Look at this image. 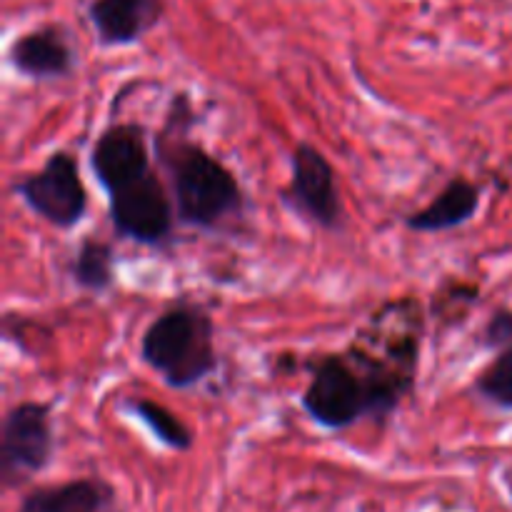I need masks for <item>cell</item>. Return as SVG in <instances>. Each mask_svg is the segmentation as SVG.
Instances as JSON below:
<instances>
[{
    "label": "cell",
    "mask_w": 512,
    "mask_h": 512,
    "mask_svg": "<svg viewBox=\"0 0 512 512\" xmlns=\"http://www.w3.org/2000/svg\"><path fill=\"white\" fill-rule=\"evenodd\" d=\"M428 308L415 295L380 303L343 348L368 388L375 425L390 423L415 393Z\"/></svg>",
    "instance_id": "obj_2"
},
{
    "label": "cell",
    "mask_w": 512,
    "mask_h": 512,
    "mask_svg": "<svg viewBox=\"0 0 512 512\" xmlns=\"http://www.w3.org/2000/svg\"><path fill=\"white\" fill-rule=\"evenodd\" d=\"M88 23L100 48H130L165 18V0H90Z\"/></svg>",
    "instance_id": "obj_11"
},
{
    "label": "cell",
    "mask_w": 512,
    "mask_h": 512,
    "mask_svg": "<svg viewBox=\"0 0 512 512\" xmlns=\"http://www.w3.org/2000/svg\"><path fill=\"white\" fill-rule=\"evenodd\" d=\"M5 58L15 75L33 83L68 80L78 70V50L63 23H43L20 33Z\"/></svg>",
    "instance_id": "obj_10"
},
{
    "label": "cell",
    "mask_w": 512,
    "mask_h": 512,
    "mask_svg": "<svg viewBox=\"0 0 512 512\" xmlns=\"http://www.w3.org/2000/svg\"><path fill=\"white\" fill-rule=\"evenodd\" d=\"M18 512H120L118 490L95 475L35 485L23 493Z\"/></svg>",
    "instance_id": "obj_13"
},
{
    "label": "cell",
    "mask_w": 512,
    "mask_h": 512,
    "mask_svg": "<svg viewBox=\"0 0 512 512\" xmlns=\"http://www.w3.org/2000/svg\"><path fill=\"white\" fill-rule=\"evenodd\" d=\"M155 133L153 150L160 173L168 178L178 223L208 235H240L248 228L250 198L238 175L193 140L198 113L188 93H175Z\"/></svg>",
    "instance_id": "obj_1"
},
{
    "label": "cell",
    "mask_w": 512,
    "mask_h": 512,
    "mask_svg": "<svg viewBox=\"0 0 512 512\" xmlns=\"http://www.w3.org/2000/svg\"><path fill=\"white\" fill-rule=\"evenodd\" d=\"M512 340V310L508 305H500L490 313V318L485 320L483 330L478 335V345L483 350H498L500 345L510 343Z\"/></svg>",
    "instance_id": "obj_18"
},
{
    "label": "cell",
    "mask_w": 512,
    "mask_h": 512,
    "mask_svg": "<svg viewBox=\"0 0 512 512\" xmlns=\"http://www.w3.org/2000/svg\"><path fill=\"white\" fill-rule=\"evenodd\" d=\"M13 193L35 218L58 230L78 228L90 208V195L80 175L78 158L65 148L53 150L38 170L18 175Z\"/></svg>",
    "instance_id": "obj_5"
},
{
    "label": "cell",
    "mask_w": 512,
    "mask_h": 512,
    "mask_svg": "<svg viewBox=\"0 0 512 512\" xmlns=\"http://www.w3.org/2000/svg\"><path fill=\"white\" fill-rule=\"evenodd\" d=\"M68 275L75 288L90 295H105L118 280V250L110 240L85 235L68 263Z\"/></svg>",
    "instance_id": "obj_14"
},
{
    "label": "cell",
    "mask_w": 512,
    "mask_h": 512,
    "mask_svg": "<svg viewBox=\"0 0 512 512\" xmlns=\"http://www.w3.org/2000/svg\"><path fill=\"white\" fill-rule=\"evenodd\" d=\"M138 353L168 388L190 390L205 383L220 368L213 315L193 300L168 305L143 330Z\"/></svg>",
    "instance_id": "obj_3"
},
{
    "label": "cell",
    "mask_w": 512,
    "mask_h": 512,
    "mask_svg": "<svg viewBox=\"0 0 512 512\" xmlns=\"http://www.w3.org/2000/svg\"><path fill=\"white\" fill-rule=\"evenodd\" d=\"M128 418L138 420L163 448L173 453H188L195 445V433L180 415H175L168 405L150 398H128L120 405Z\"/></svg>",
    "instance_id": "obj_15"
},
{
    "label": "cell",
    "mask_w": 512,
    "mask_h": 512,
    "mask_svg": "<svg viewBox=\"0 0 512 512\" xmlns=\"http://www.w3.org/2000/svg\"><path fill=\"white\" fill-rule=\"evenodd\" d=\"M303 368L308 370L310 380L300 393V405L315 425L330 433H340L363 420L375 423L368 388L343 350L310 355Z\"/></svg>",
    "instance_id": "obj_4"
},
{
    "label": "cell",
    "mask_w": 512,
    "mask_h": 512,
    "mask_svg": "<svg viewBox=\"0 0 512 512\" xmlns=\"http://www.w3.org/2000/svg\"><path fill=\"white\" fill-rule=\"evenodd\" d=\"M480 295H483L480 285L468 278L448 275V278L440 280L438 288L433 290V295L428 300V318L438 328V335L453 333L460 325L468 323L473 310L483 300Z\"/></svg>",
    "instance_id": "obj_16"
},
{
    "label": "cell",
    "mask_w": 512,
    "mask_h": 512,
    "mask_svg": "<svg viewBox=\"0 0 512 512\" xmlns=\"http://www.w3.org/2000/svg\"><path fill=\"white\" fill-rule=\"evenodd\" d=\"M280 203L325 233L345 228V205L333 163L308 140L295 143L290 153V180L280 190Z\"/></svg>",
    "instance_id": "obj_8"
},
{
    "label": "cell",
    "mask_w": 512,
    "mask_h": 512,
    "mask_svg": "<svg viewBox=\"0 0 512 512\" xmlns=\"http://www.w3.org/2000/svg\"><path fill=\"white\" fill-rule=\"evenodd\" d=\"M160 175V168H155L108 195V218L120 240L160 250L175 243L178 213Z\"/></svg>",
    "instance_id": "obj_6"
},
{
    "label": "cell",
    "mask_w": 512,
    "mask_h": 512,
    "mask_svg": "<svg viewBox=\"0 0 512 512\" xmlns=\"http://www.w3.org/2000/svg\"><path fill=\"white\" fill-rule=\"evenodd\" d=\"M493 353V360L470 383V393L503 413H512V340Z\"/></svg>",
    "instance_id": "obj_17"
},
{
    "label": "cell",
    "mask_w": 512,
    "mask_h": 512,
    "mask_svg": "<svg viewBox=\"0 0 512 512\" xmlns=\"http://www.w3.org/2000/svg\"><path fill=\"white\" fill-rule=\"evenodd\" d=\"M155 150L143 123H110L98 133L88 163L105 195L155 170Z\"/></svg>",
    "instance_id": "obj_9"
},
{
    "label": "cell",
    "mask_w": 512,
    "mask_h": 512,
    "mask_svg": "<svg viewBox=\"0 0 512 512\" xmlns=\"http://www.w3.org/2000/svg\"><path fill=\"white\" fill-rule=\"evenodd\" d=\"M483 200V190L468 175H455L443 188L435 193L425 208L413 210L403 218L405 230L420 235L450 233L455 228H463L475 218Z\"/></svg>",
    "instance_id": "obj_12"
},
{
    "label": "cell",
    "mask_w": 512,
    "mask_h": 512,
    "mask_svg": "<svg viewBox=\"0 0 512 512\" xmlns=\"http://www.w3.org/2000/svg\"><path fill=\"white\" fill-rule=\"evenodd\" d=\"M53 405L43 400H20L10 405L0 428V478L10 490L43 473L55 458Z\"/></svg>",
    "instance_id": "obj_7"
}]
</instances>
